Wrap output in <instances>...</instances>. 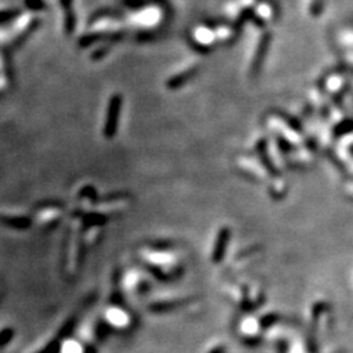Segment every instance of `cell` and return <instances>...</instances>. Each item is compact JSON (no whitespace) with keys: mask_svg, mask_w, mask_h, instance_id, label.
Segmentation results:
<instances>
[{"mask_svg":"<svg viewBox=\"0 0 353 353\" xmlns=\"http://www.w3.org/2000/svg\"><path fill=\"white\" fill-rule=\"evenodd\" d=\"M191 41L194 42L195 46L200 47L203 50H210L211 47L219 44L216 32H215V27H208L204 24H200V25H196L195 28H193Z\"/></svg>","mask_w":353,"mask_h":353,"instance_id":"1","label":"cell"},{"mask_svg":"<svg viewBox=\"0 0 353 353\" xmlns=\"http://www.w3.org/2000/svg\"><path fill=\"white\" fill-rule=\"evenodd\" d=\"M161 21L160 9L146 8L143 11L136 12L131 18V24L136 28H153Z\"/></svg>","mask_w":353,"mask_h":353,"instance_id":"2","label":"cell"},{"mask_svg":"<svg viewBox=\"0 0 353 353\" xmlns=\"http://www.w3.org/2000/svg\"><path fill=\"white\" fill-rule=\"evenodd\" d=\"M239 168H242L246 173L254 175L255 178L259 181H264L268 178L269 170L267 169V165H264L262 160H257V158L251 157H243L238 160Z\"/></svg>","mask_w":353,"mask_h":353,"instance_id":"3","label":"cell"},{"mask_svg":"<svg viewBox=\"0 0 353 353\" xmlns=\"http://www.w3.org/2000/svg\"><path fill=\"white\" fill-rule=\"evenodd\" d=\"M120 105H122V101H120V98L118 96L113 97L110 103H109L105 129H103V134H105L106 137H113L114 136L115 131H117V122H118V115H119Z\"/></svg>","mask_w":353,"mask_h":353,"instance_id":"4","label":"cell"},{"mask_svg":"<svg viewBox=\"0 0 353 353\" xmlns=\"http://www.w3.org/2000/svg\"><path fill=\"white\" fill-rule=\"evenodd\" d=\"M268 126L269 129L272 130L274 132H276L279 136L283 139L284 141H293L296 143L297 139H296V132L290 129V126H288V123L285 122V119L279 115H269L268 117Z\"/></svg>","mask_w":353,"mask_h":353,"instance_id":"5","label":"cell"},{"mask_svg":"<svg viewBox=\"0 0 353 353\" xmlns=\"http://www.w3.org/2000/svg\"><path fill=\"white\" fill-rule=\"evenodd\" d=\"M229 238H231V231L225 226V228H222L221 231L219 232L216 242H215V246H213V253H212L213 263H220L222 260L225 251H226V246H228Z\"/></svg>","mask_w":353,"mask_h":353,"instance_id":"6","label":"cell"},{"mask_svg":"<svg viewBox=\"0 0 353 353\" xmlns=\"http://www.w3.org/2000/svg\"><path fill=\"white\" fill-rule=\"evenodd\" d=\"M255 16H257L255 21L258 24H269L274 21L275 17L274 7L269 3H259L255 6Z\"/></svg>","mask_w":353,"mask_h":353,"instance_id":"7","label":"cell"},{"mask_svg":"<svg viewBox=\"0 0 353 353\" xmlns=\"http://www.w3.org/2000/svg\"><path fill=\"white\" fill-rule=\"evenodd\" d=\"M215 32H216L217 42L219 44H228L229 41H233L236 37V29L229 25H216L215 27Z\"/></svg>","mask_w":353,"mask_h":353,"instance_id":"8","label":"cell"},{"mask_svg":"<svg viewBox=\"0 0 353 353\" xmlns=\"http://www.w3.org/2000/svg\"><path fill=\"white\" fill-rule=\"evenodd\" d=\"M193 73H195V68H189V70L181 71V72H179V73H177V75H174V76L170 77L169 82H168V85H169L170 88H178V87H181L182 84H184V82H186L187 80H189L191 76H193Z\"/></svg>","mask_w":353,"mask_h":353,"instance_id":"9","label":"cell"},{"mask_svg":"<svg viewBox=\"0 0 353 353\" xmlns=\"http://www.w3.org/2000/svg\"><path fill=\"white\" fill-rule=\"evenodd\" d=\"M59 216H60V211L58 208H44L39 212V220L44 224H51V222L59 220Z\"/></svg>","mask_w":353,"mask_h":353,"instance_id":"10","label":"cell"},{"mask_svg":"<svg viewBox=\"0 0 353 353\" xmlns=\"http://www.w3.org/2000/svg\"><path fill=\"white\" fill-rule=\"evenodd\" d=\"M2 221L4 224L9 225L12 228H18V229H24L28 228L30 224L29 219H25V217H12V219H6V217H2Z\"/></svg>","mask_w":353,"mask_h":353,"instance_id":"11","label":"cell"},{"mask_svg":"<svg viewBox=\"0 0 353 353\" xmlns=\"http://www.w3.org/2000/svg\"><path fill=\"white\" fill-rule=\"evenodd\" d=\"M269 186H271L269 187V191H271V194L275 196V198H280L281 195L285 194L286 184L281 178H276L275 181H272Z\"/></svg>","mask_w":353,"mask_h":353,"instance_id":"12","label":"cell"},{"mask_svg":"<svg viewBox=\"0 0 353 353\" xmlns=\"http://www.w3.org/2000/svg\"><path fill=\"white\" fill-rule=\"evenodd\" d=\"M277 318H279V317H277L276 314H272V313L271 314H266L264 317L260 318L259 326L262 327V328H268V327H271L272 324L277 321Z\"/></svg>","mask_w":353,"mask_h":353,"instance_id":"13","label":"cell"},{"mask_svg":"<svg viewBox=\"0 0 353 353\" xmlns=\"http://www.w3.org/2000/svg\"><path fill=\"white\" fill-rule=\"evenodd\" d=\"M12 336H13V331L11 328H6V330L0 331V347L8 344L11 342Z\"/></svg>","mask_w":353,"mask_h":353,"instance_id":"14","label":"cell"},{"mask_svg":"<svg viewBox=\"0 0 353 353\" xmlns=\"http://www.w3.org/2000/svg\"><path fill=\"white\" fill-rule=\"evenodd\" d=\"M25 6L33 11H44L45 9L44 0H25Z\"/></svg>","mask_w":353,"mask_h":353,"instance_id":"15","label":"cell"},{"mask_svg":"<svg viewBox=\"0 0 353 353\" xmlns=\"http://www.w3.org/2000/svg\"><path fill=\"white\" fill-rule=\"evenodd\" d=\"M20 12L16 11V9H9V11H0V24L6 23V21L11 20V18H15Z\"/></svg>","mask_w":353,"mask_h":353,"instance_id":"16","label":"cell"},{"mask_svg":"<svg viewBox=\"0 0 353 353\" xmlns=\"http://www.w3.org/2000/svg\"><path fill=\"white\" fill-rule=\"evenodd\" d=\"M60 352V342L59 340H54L50 343L41 353H59Z\"/></svg>","mask_w":353,"mask_h":353,"instance_id":"17","label":"cell"},{"mask_svg":"<svg viewBox=\"0 0 353 353\" xmlns=\"http://www.w3.org/2000/svg\"><path fill=\"white\" fill-rule=\"evenodd\" d=\"M225 352H226V348H225L224 345H216V347H213L208 353H225Z\"/></svg>","mask_w":353,"mask_h":353,"instance_id":"18","label":"cell"},{"mask_svg":"<svg viewBox=\"0 0 353 353\" xmlns=\"http://www.w3.org/2000/svg\"><path fill=\"white\" fill-rule=\"evenodd\" d=\"M60 4H61V7H63V8L68 9V8H70L71 0H60Z\"/></svg>","mask_w":353,"mask_h":353,"instance_id":"19","label":"cell"}]
</instances>
